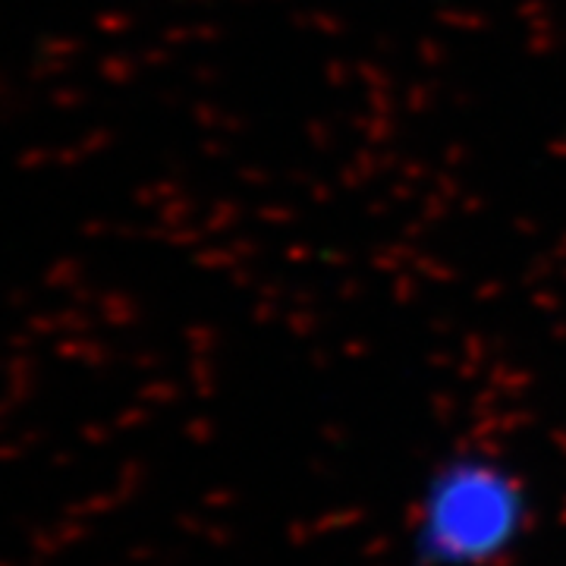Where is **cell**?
Instances as JSON below:
<instances>
[{
	"label": "cell",
	"mask_w": 566,
	"mask_h": 566,
	"mask_svg": "<svg viewBox=\"0 0 566 566\" xmlns=\"http://www.w3.org/2000/svg\"><path fill=\"white\" fill-rule=\"evenodd\" d=\"M535 528V491L504 453L460 447L434 460L406 510L416 566H504Z\"/></svg>",
	"instance_id": "cell-1"
}]
</instances>
